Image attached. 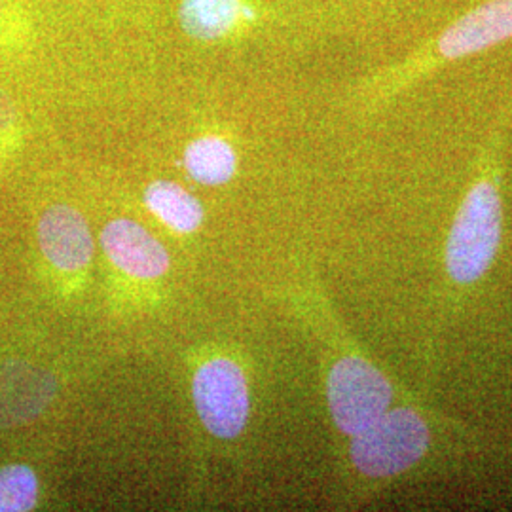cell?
<instances>
[{"label": "cell", "mask_w": 512, "mask_h": 512, "mask_svg": "<svg viewBox=\"0 0 512 512\" xmlns=\"http://www.w3.org/2000/svg\"><path fill=\"white\" fill-rule=\"evenodd\" d=\"M194 404L205 429L219 439H236L249 418L247 380L234 361L217 357L198 368Z\"/></svg>", "instance_id": "obj_5"}, {"label": "cell", "mask_w": 512, "mask_h": 512, "mask_svg": "<svg viewBox=\"0 0 512 512\" xmlns=\"http://www.w3.org/2000/svg\"><path fill=\"white\" fill-rule=\"evenodd\" d=\"M241 4V0H183L179 21L188 37L219 40L238 25Z\"/></svg>", "instance_id": "obj_10"}, {"label": "cell", "mask_w": 512, "mask_h": 512, "mask_svg": "<svg viewBox=\"0 0 512 512\" xmlns=\"http://www.w3.org/2000/svg\"><path fill=\"white\" fill-rule=\"evenodd\" d=\"M184 169L196 183L222 186L236 175L238 154L228 141L207 135L186 147Z\"/></svg>", "instance_id": "obj_8"}, {"label": "cell", "mask_w": 512, "mask_h": 512, "mask_svg": "<svg viewBox=\"0 0 512 512\" xmlns=\"http://www.w3.org/2000/svg\"><path fill=\"white\" fill-rule=\"evenodd\" d=\"M38 245L61 272H78L90 264L93 239L88 222L73 207L54 205L38 222Z\"/></svg>", "instance_id": "obj_6"}, {"label": "cell", "mask_w": 512, "mask_h": 512, "mask_svg": "<svg viewBox=\"0 0 512 512\" xmlns=\"http://www.w3.org/2000/svg\"><path fill=\"white\" fill-rule=\"evenodd\" d=\"M509 40H512V0H486L406 55L403 63L385 74V80L393 90L406 88L452 61L482 54Z\"/></svg>", "instance_id": "obj_1"}, {"label": "cell", "mask_w": 512, "mask_h": 512, "mask_svg": "<svg viewBox=\"0 0 512 512\" xmlns=\"http://www.w3.org/2000/svg\"><path fill=\"white\" fill-rule=\"evenodd\" d=\"M145 203L158 219L179 234H192L202 224V203L173 181L150 184L145 190Z\"/></svg>", "instance_id": "obj_9"}, {"label": "cell", "mask_w": 512, "mask_h": 512, "mask_svg": "<svg viewBox=\"0 0 512 512\" xmlns=\"http://www.w3.org/2000/svg\"><path fill=\"white\" fill-rule=\"evenodd\" d=\"M110 262L137 279H158L169 270V255L158 239L135 220L116 219L101 234Z\"/></svg>", "instance_id": "obj_7"}, {"label": "cell", "mask_w": 512, "mask_h": 512, "mask_svg": "<svg viewBox=\"0 0 512 512\" xmlns=\"http://www.w3.org/2000/svg\"><path fill=\"white\" fill-rule=\"evenodd\" d=\"M427 444L425 421L414 410L397 408L353 437L351 459L363 475H399L423 458Z\"/></svg>", "instance_id": "obj_3"}, {"label": "cell", "mask_w": 512, "mask_h": 512, "mask_svg": "<svg viewBox=\"0 0 512 512\" xmlns=\"http://www.w3.org/2000/svg\"><path fill=\"white\" fill-rule=\"evenodd\" d=\"M330 414L346 435H359L387 412L393 391L384 374L361 357H344L330 370Z\"/></svg>", "instance_id": "obj_4"}, {"label": "cell", "mask_w": 512, "mask_h": 512, "mask_svg": "<svg viewBox=\"0 0 512 512\" xmlns=\"http://www.w3.org/2000/svg\"><path fill=\"white\" fill-rule=\"evenodd\" d=\"M501 241V198L494 179H478L454 220L448 247V274L458 283H473L486 274Z\"/></svg>", "instance_id": "obj_2"}, {"label": "cell", "mask_w": 512, "mask_h": 512, "mask_svg": "<svg viewBox=\"0 0 512 512\" xmlns=\"http://www.w3.org/2000/svg\"><path fill=\"white\" fill-rule=\"evenodd\" d=\"M241 18L253 21L256 18L255 8L249 4H241Z\"/></svg>", "instance_id": "obj_12"}, {"label": "cell", "mask_w": 512, "mask_h": 512, "mask_svg": "<svg viewBox=\"0 0 512 512\" xmlns=\"http://www.w3.org/2000/svg\"><path fill=\"white\" fill-rule=\"evenodd\" d=\"M38 501V478L27 465L0 469V512L31 511Z\"/></svg>", "instance_id": "obj_11"}]
</instances>
